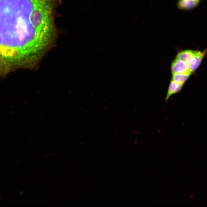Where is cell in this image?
Listing matches in <instances>:
<instances>
[{
	"instance_id": "obj_3",
	"label": "cell",
	"mask_w": 207,
	"mask_h": 207,
	"mask_svg": "<svg viewBox=\"0 0 207 207\" xmlns=\"http://www.w3.org/2000/svg\"><path fill=\"white\" fill-rule=\"evenodd\" d=\"M171 70L172 73H183L191 72L187 63L176 58L171 63Z\"/></svg>"
},
{
	"instance_id": "obj_1",
	"label": "cell",
	"mask_w": 207,
	"mask_h": 207,
	"mask_svg": "<svg viewBox=\"0 0 207 207\" xmlns=\"http://www.w3.org/2000/svg\"><path fill=\"white\" fill-rule=\"evenodd\" d=\"M45 0H1V32L28 41L49 33V6Z\"/></svg>"
},
{
	"instance_id": "obj_2",
	"label": "cell",
	"mask_w": 207,
	"mask_h": 207,
	"mask_svg": "<svg viewBox=\"0 0 207 207\" xmlns=\"http://www.w3.org/2000/svg\"><path fill=\"white\" fill-rule=\"evenodd\" d=\"M207 53L206 49L203 51L196 50L195 54L187 63L189 70L191 73L194 72L199 67Z\"/></svg>"
},
{
	"instance_id": "obj_8",
	"label": "cell",
	"mask_w": 207,
	"mask_h": 207,
	"mask_svg": "<svg viewBox=\"0 0 207 207\" xmlns=\"http://www.w3.org/2000/svg\"><path fill=\"white\" fill-rule=\"evenodd\" d=\"M196 0L198 1H201V0Z\"/></svg>"
},
{
	"instance_id": "obj_4",
	"label": "cell",
	"mask_w": 207,
	"mask_h": 207,
	"mask_svg": "<svg viewBox=\"0 0 207 207\" xmlns=\"http://www.w3.org/2000/svg\"><path fill=\"white\" fill-rule=\"evenodd\" d=\"M200 2V1L196 0H178L177 5L180 9L189 10L197 7Z\"/></svg>"
},
{
	"instance_id": "obj_7",
	"label": "cell",
	"mask_w": 207,
	"mask_h": 207,
	"mask_svg": "<svg viewBox=\"0 0 207 207\" xmlns=\"http://www.w3.org/2000/svg\"><path fill=\"white\" fill-rule=\"evenodd\" d=\"M191 74V72L183 73H172L171 80L177 83L183 85Z\"/></svg>"
},
{
	"instance_id": "obj_5",
	"label": "cell",
	"mask_w": 207,
	"mask_h": 207,
	"mask_svg": "<svg viewBox=\"0 0 207 207\" xmlns=\"http://www.w3.org/2000/svg\"><path fill=\"white\" fill-rule=\"evenodd\" d=\"M183 85L176 82L171 80L170 81L165 100L167 102L172 95L180 92L182 89Z\"/></svg>"
},
{
	"instance_id": "obj_6",
	"label": "cell",
	"mask_w": 207,
	"mask_h": 207,
	"mask_svg": "<svg viewBox=\"0 0 207 207\" xmlns=\"http://www.w3.org/2000/svg\"><path fill=\"white\" fill-rule=\"evenodd\" d=\"M196 50H186L179 52L176 56V58L180 60L187 64V63L193 55Z\"/></svg>"
}]
</instances>
